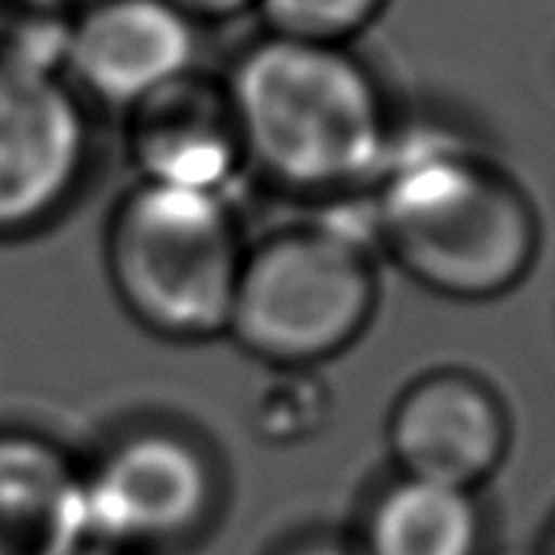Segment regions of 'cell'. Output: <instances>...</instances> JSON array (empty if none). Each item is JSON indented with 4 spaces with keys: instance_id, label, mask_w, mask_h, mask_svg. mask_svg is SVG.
I'll use <instances>...</instances> for the list:
<instances>
[{
    "instance_id": "cell-1",
    "label": "cell",
    "mask_w": 555,
    "mask_h": 555,
    "mask_svg": "<svg viewBox=\"0 0 555 555\" xmlns=\"http://www.w3.org/2000/svg\"><path fill=\"white\" fill-rule=\"evenodd\" d=\"M221 78L247 169L312 202L371 195L400 120L384 81L351 46L263 33Z\"/></svg>"
},
{
    "instance_id": "cell-2",
    "label": "cell",
    "mask_w": 555,
    "mask_h": 555,
    "mask_svg": "<svg viewBox=\"0 0 555 555\" xmlns=\"http://www.w3.org/2000/svg\"><path fill=\"white\" fill-rule=\"evenodd\" d=\"M367 202L380 250L439 299L494 302L540 260L543 221L530 192L465 140H410L400 127Z\"/></svg>"
},
{
    "instance_id": "cell-3",
    "label": "cell",
    "mask_w": 555,
    "mask_h": 555,
    "mask_svg": "<svg viewBox=\"0 0 555 555\" xmlns=\"http://www.w3.org/2000/svg\"><path fill=\"white\" fill-rule=\"evenodd\" d=\"M377 302L371 244L315 218L247 247L228 335L267 364L302 371L345 354L371 328Z\"/></svg>"
},
{
    "instance_id": "cell-4",
    "label": "cell",
    "mask_w": 555,
    "mask_h": 555,
    "mask_svg": "<svg viewBox=\"0 0 555 555\" xmlns=\"http://www.w3.org/2000/svg\"><path fill=\"white\" fill-rule=\"evenodd\" d=\"M244 254L231 198L215 192L137 182L107 228V267L120 302L166 338L228 332Z\"/></svg>"
},
{
    "instance_id": "cell-5",
    "label": "cell",
    "mask_w": 555,
    "mask_h": 555,
    "mask_svg": "<svg viewBox=\"0 0 555 555\" xmlns=\"http://www.w3.org/2000/svg\"><path fill=\"white\" fill-rule=\"evenodd\" d=\"M81 494L88 543L117 553L195 537L211 520L221 485L195 439L176 429H140L81 472Z\"/></svg>"
},
{
    "instance_id": "cell-6",
    "label": "cell",
    "mask_w": 555,
    "mask_h": 555,
    "mask_svg": "<svg viewBox=\"0 0 555 555\" xmlns=\"http://www.w3.org/2000/svg\"><path fill=\"white\" fill-rule=\"evenodd\" d=\"M511 439L504 397L468 367H436L413 377L387 416L393 475L478 494L504 468Z\"/></svg>"
},
{
    "instance_id": "cell-7",
    "label": "cell",
    "mask_w": 555,
    "mask_h": 555,
    "mask_svg": "<svg viewBox=\"0 0 555 555\" xmlns=\"http://www.w3.org/2000/svg\"><path fill=\"white\" fill-rule=\"evenodd\" d=\"M88 117L52 72L0 62V234L46 224L88 169Z\"/></svg>"
},
{
    "instance_id": "cell-8",
    "label": "cell",
    "mask_w": 555,
    "mask_h": 555,
    "mask_svg": "<svg viewBox=\"0 0 555 555\" xmlns=\"http://www.w3.org/2000/svg\"><path fill=\"white\" fill-rule=\"evenodd\" d=\"M198 23L172 0H85L72 10L62 78L75 94L130 111L198 68Z\"/></svg>"
},
{
    "instance_id": "cell-9",
    "label": "cell",
    "mask_w": 555,
    "mask_h": 555,
    "mask_svg": "<svg viewBox=\"0 0 555 555\" xmlns=\"http://www.w3.org/2000/svg\"><path fill=\"white\" fill-rule=\"evenodd\" d=\"M124 114L140 182L228 195L247 169L237 114L218 75L192 68Z\"/></svg>"
},
{
    "instance_id": "cell-10",
    "label": "cell",
    "mask_w": 555,
    "mask_h": 555,
    "mask_svg": "<svg viewBox=\"0 0 555 555\" xmlns=\"http://www.w3.org/2000/svg\"><path fill=\"white\" fill-rule=\"evenodd\" d=\"M91 550L81 472L49 439L0 433V555H81Z\"/></svg>"
},
{
    "instance_id": "cell-11",
    "label": "cell",
    "mask_w": 555,
    "mask_h": 555,
    "mask_svg": "<svg viewBox=\"0 0 555 555\" xmlns=\"http://www.w3.org/2000/svg\"><path fill=\"white\" fill-rule=\"evenodd\" d=\"M361 555H488L491 524L478 491L393 475L364 507Z\"/></svg>"
},
{
    "instance_id": "cell-12",
    "label": "cell",
    "mask_w": 555,
    "mask_h": 555,
    "mask_svg": "<svg viewBox=\"0 0 555 555\" xmlns=\"http://www.w3.org/2000/svg\"><path fill=\"white\" fill-rule=\"evenodd\" d=\"M387 7L390 0H257L267 33L338 46H351Z\"/></svg>"
},
{
    "instance_id": "cell-13",
    "label": "cell",
    "mask_w": 555,
    "mask_h": 555,
    "mask_svg": "<svg viewBox=\"0 0 555 555\" xmlns=\"http://www.w3.org/2000/svg\"><path fill=\"white\" fill-rule=\"evenodd\" d=\"M185 16L198 20H234L247 10H257V0H172Z\"/></svg>"
},
{
    "instance_id": "cell-14",
    "label": "cell",
    "mask_w": 555,
    "mask_h": 555,
    "mask_svg": "<svg viewBox=\"0 0 555 555\" xmlns=\"http://www.w3.org/2000/svg\"><path fill=\"white\" fill-rule=\"evenodd\" d=\"M286 555H361L354 540H335V537H312L299 546H293Z\"/></svg>"
},
{
    "instance_id": "cell-15",
    "label": "cell",
    "mask_w": 555,
    "mask_h": 555,
    "mask_svg": "<svg viewBox=\"0 0 555 555\" xmlns=\"http://www.w3.org/2000/svg\"><path fill=\"white\" fill-rule=\"evenodd\" d=\"M33 3H46V7H55V10H68V3H72V10H75V0H33Z\"/></svg>"
},
{
    "instance_id": "cell-16",
    "label": "cell",
    "mask_w": 555,
    "mask_h": 555,
    "mask_svg": "<svg viewBox=\"0 0 555 555\" xmlns=\"http://www.w3.org/2000/svg\"><path fill=\"white\" fill-rule=\"evenodd\" d=\"M543 555H555V524H553V530H550V537H546V546H543Z\"/></svg>"
},
{
    "instance_id": "cell-17",
    "label": "cell",
    "mask_w": 555,
    "mask_h": 555,
    "mask_svg": "<svg viewBox=\"0 0 555 555\" xmlns=\"http://www.w3.org/2000/svg\"><path fill=\"white\" fill-rule=\"evenodd\" d=\"M81 555H117V553H107V550H94V546H91V550H85Z\"/></svg>"
}]
</instances>
